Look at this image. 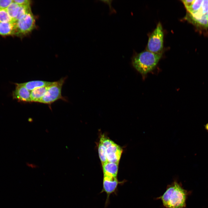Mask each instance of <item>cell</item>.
<instances>
[{"label": "cell", "mask_w": 208, "mask_h": 208, "mask_svg": "<svg viewBox=\"0 0 208 208\" xmlns=\"http://www.w3.org/2000/svg\"><path fill=\"white\" fill-rule=\"evenodd\" d=\"M188 194L180 183L175 180L168 185L164 193L157 199L160 200L166 208H184Z\"/></svg>", "instance_id": "6da1fadb"}, {"label": "cell", "mask_w": 208, "mask_h": 208, "mask_svg": "<svg viewBox=\"0 0 208 208\" xmlns=\"http://www.w3.org/2000/svg\"><path fill=\"white\" fill-rule=\"evenodd\" d=\"M162 55L161 53H155L147 50L144 51L133 57L132 64L136 70L144 77L155 68Z\"/></svg>", "instance_id": "7a4b0ae2"}, {"label": "cell", "mask_w": 208, "mask_h": 208, "mask_svg": "<svg viewBox=\"0 0 208 208\" xmlns=\"http://www.w3.org/2000/svg\"><path fill=\"white\" fill-rule=\"evenodd\" d=\"M65 79V77L62 78L58 81L53 82L38 102L49 104L60 99L65 100L62 95L61 91Z\"/></svg>", "instance_id": "3957f363"}, {"label": "cell", "mask_w": 208, "mask_h": 208, "mask_svg": "<svg viewBox=\"0 0 208 208\" xmlns=\"http://www.w3.org/2000/svg\"><path fill=\"white\" fill-rule=\"evenodd\" d=\"M163 42L162 27L161 23L159 22L149 38L147 50L155 53H161L163 49Z\"/></svg>", "instance_id": "277c9868"}, {"label": "cell", "mask_w": 208, "mask_h": 208, "mask_svg": "<svg viewBox=\"0 0 208 208\" xmlns=\"http://www.w3.org/2000/svg\"><path fill=\"white\" fill-rule=\"evenodd\" d=\"M15 22L14 35L22 36L31 32L35 26V20L31 10L28 12L19 20Z\"/></svg>", "instance_id": "5b68a950"}, {"label": "cell", "mask_w": 208, "mask_h": 208, "mask_svg": "<svg viewBox=\"0 0 208 208\" xmlns=\"http://www.w3.org/2000/svg\"><path fill=\"white\" fill-rule=\"evenodd\" d=\"M123 182L119 181L117 177L103 175V188L101 192H105L107 195L105 205L109 203L110 195L115 194L118 185Z\"/></svg>", "instance_id": "8992f818"}, {"label": "cell", "mask_w": 208, "mask_h": 208, "mask_svg": "<svg viewBox=\"0 0 208 208\" xmlns=\"http://www.w3.org/2000/svg\"><path fill=\"white\" fill-rule=\"evenodd\" d=\"M15 89L12 93L14 99L25 102H31V92L21 83L16 84Z\"/></svg>", "instance_id": "52a82bcc"}, {"label": "cell", "mask_w": 208, "mask_h": 208, "mask_svg": "<svg viewBox=\"0 0 208 208\" xmlns=\"http://www.w3.org/2000/svg\"><path fill=\"white\" fill-rule=\"evenodd\" d=\"M122 150L120 146L114 143L106 148V155L108 162L118 164Z\"/></svg>", "instance_id": "ba28073f"}, {"label": "cell", "mask_w": 208, "mask_h": 208, "mask_svg": "<svg viewBox=\"0 0 208 208\" xmlns=\"http://www.w3.org/2000/svg\"><path fill=\"white\" fill-rule=\"evenodd\" d=\"M118 164L107 161L102 164L103 175L117 177Z\"/></svg>", "instance_id": "9c48e42d"}, {"label": "cell", "mask_w": 208, "mask_h": 208, "mask_svg": "<svg viewBox=\"0 0 208 208\" xmlns=\"http://www.w3.org/2000/svg\"><path fill=\"white\" fill-rule=\"evenodd\" d=\"M53 82L36 80L29 81L21 84L25 87L28 90L31 91L40 87L49 86L53 83Z\"/></svg>", "instance_id": "30bf717a"}, {"label": "cell", "mask_w": 208, "mask_h": 208, "mask_svg": "<svg viewBox=\"0 0 208 208\" xmlns=\"http://www.w3.org/2000/svg\"><path fill=\"white\" fill-rule=\"evenodd\" d=\"M15 22H0V35L6 36L14 35Z\"/></svg>", "instance_id": "8fae6325"}, {"label": "cell", "mask_w": 208, "mask_h": 208, "mask_svg": "<svg viewBox=\"0 0 208 208\" xmlns=\"http://www.w3.org/2000/svg\"><path fill=\"white\" fill-rule=\"evenodd\" d=\"M49 86L40 87L31 91V102H38L44 95Z\"/></svg>", "instance_id": "7c38bea8"}, {"label": "cell", "mask_w": 208, "mask_h": 208, "mask_svg": "<svg viewBox=\"0 0 208 208\" xmlns=\"http://www.w3.org/2000/svg\"><path fill=\"white\" fill-rule=\"evenodd\" d=\"M19 7L20 5L13 1L6 9L8 14L14 22L18 14Z\"/></svg>", "instance_id": "4fadbf2b"}, {"label": "cell", "mask_w": 208, "mask_h": 208, "mask_svg": "<svg viewBox=\"0 0 208 208\" xmlns=\"http://www.w3.org/2000/svg\"><path fill=\"white\" fill-rule=\"evenodd\" d=\"M203 0H193L190 5L186 8L188 13L192 14L196 12L200 8Z\"/></svg>", "instance_id": "5bb4252c"}, {"label": "cell", "mask_w": 208, "mask_h": 208, "mask_svg": "<svg viewBox=\"0 0 208 208\" xmlns=\"http://www.w3.org/2000/svg\"><path fill=\"white\" fill-rule=\"evenodd\" d=\"M98 152L100 159L103 164L107 162L106 155V148L99 143L98 146Z\"/></svg>", "instance_id": "9a60e30c"}, {"label": "cell", "mask_w": 208, "mask_h": 208, "mask_svg": "<svg viewBox=\"0 0 208 208\" xmlns=\"http://www.w3.org/2000/svg\"><path fill=\"white\" fill-rule=\"evenodd\" d=\"M14 22L10 16L6 9H0V22Z\"/></svg>", "instance_id": "2e32d148"}, {"label": "cell", "mask_w": 208, "mask_h": 208, "mask_svg": "<svg viewBox=\"0 0 208 208\" xmlns=\"http://www.w3.org/2000/svg\"><path fill=\"white\" fill-rule=\"evenodd\" d=\"M114 143L112 140L104 135H102L100 139V143L102 144L106 148L112 145Z\"/></svg>", "instance_id": "e0dca14e"}, {"label": "cell", "mask_w": 208, "mask_h": 208, "mask_svg": "<svg viewBox=\"0 0 208 208\" xmlns=\"http://www.w3.org/2000/svg\"><path fill=\"white\" fill-rule=\"evenodd\" d=\"M13 1V0H0V9H6Z\"/></svg>", "instance_id": "ac0fdd59"}, {"label": "cell", "mask_w": 208, "mask_h": 208, "mask_svg": "<svg viewBox=\"0 0 208 208\" xmlns=\"http://www.w3.org/2000/svg\"><path fill=\"white\" fill-rule=\"evenodd\" d=\"M13 1L20 6H30V1L28 0H14Z\"/></svg>", "instance_id": "d6986e66"}, {"label": "cell", "mask_w": 208, "mask_h": 208, "mask_svg": "<svg viewBox=\"0 0 208 208\" xmlns=\"http://www.w3.org/2000/svg\"><path fill=\"white\" fill-rule=\"evenodd\" d=\"M27 165L29 167L32 168H36L37 167V165L34 164L27 163Z\"/></svg>", "instance_id": "ffe728a7"}, {"label": "cell", "mask_w": 208, "mask_h": 208, "mask_svg": "<svg viewBox=\"0 0 208 208\" xmlns=\"http://www.w3.org/2000/svg\"><path fill=\"white\" fill-rule=\"evenodd\" d=\"M205 129L208 131V123L205 126Z\"/></svg>", "instance_id": "44dd1931"}, {"label": "cell", "mask_w": 208, "mask_h": 208, "mask_svg": "<svg viewBox=\"0 0 208 208\" xmlns=\"http://www.w3.org/2000/svg\"><path fill=\"white\" fill-rule=\"evenodd\" d=\"M207 17H208V11H207Z\"/></svg>", "instance_id": "7402d4cb"}]
</instances>
